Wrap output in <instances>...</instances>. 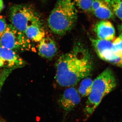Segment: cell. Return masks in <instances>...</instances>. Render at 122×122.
I'll use <instances>...</instances> for the list:
<instances>
[{
	"label": "cell",
	"mask_w": 122,
	"mask_h": 122,
	"mask_svg": "<svg viewBox=\"0 0 122 122\" xmlns=\"http://www.w3.org/2000/svg\"><path fill=\"white\" fill-rule=\"evenodd\" d=\"M56 67L57 83L61 86L71 87L89 76L94 65L89 50L81 42H77L70 52L59 57Z\"/></svg>",
	"instance_id": "cell-1"
},
{
	"label": "cell",
	"mask_w": 122,
	"mask_h": 122,
	"mask_svg": "<svg viewBox=\"0 0 122 122\" xmlns=\"http://www.w3.org/2000/svg\"><path fill=\"white\" fill-rule=\"evenodd\" d=\"M77 20L76 6L73 0H57L48 18V25L53 33L62 35L73 28Z\"/></svg>",
	"instance_id": "cell-2"
},
{
	"label": "cell",
	"mask_w": 122,
	"mask_h": 122,
	"mask_svg": "<svg viewBox=\"0 0 122 122\" xmlns=\"http://www.w3.org/2000/svg\"><path fill=\"white\" fill-rule=\"evenodd\" d=\"M116 86L115 76L110 68L105 70L93 81L91 91L84 108L86 119L93 114L103 98L112 91Z\"/></svg>",
	"instance_id": "cell-3"
},
{
	"label": "cell",
	"mask_w": 122,
	"mask_h": 122,
	"mask_svg": "<svg viewBox=\"0 0 122 122\" xmlns=\"http://www.w3.org/2000/svg\"><path fill=\"white\" fill-rule=\"evenodd\" d=\"M9 14L12 25L24 33L29 25L41 20L35 11L25 5H14L10 8Z\"/></svg>",
	"instance_id": "cell-4"
},
{
	"label": "cell",
	"mask_w": 122,
	"mask_h": 122,
	"mask_svg": "<svg viewBox=\"0 0 122 122\" xmlns=\"http://www.w3.org/2000/svg\"><path fill=\"white\" fill-rule=\"evenodd\" d=\"M0 46L13 51L29 49L32 46L25 33L18 30L12 24L7 25L5 32L0 36Z\"/></svg>",
	"instance_id": "cell-5"
},
{
	"label": "cell",
	"mask_w": 122,
	"mask_h": 122,
	"mask_svg": "<svg viewBox=\"0 0 122 122\" xmlns=\"http://www.w3.org/2000/svg\"><path fill=\"white\" fill-rule=\"evenodd\" d=\"M80 96L78 92L75 88L69 87L64 91L59 99V105L66 112H70L80 103Z\"/></svg>",
	"instance_id": "cell-6"
},
{
	"label": "cell",
	"mask_w": 122,
	"mask_h": 122,
	"mask_svg": "<svg viewBox=\"0 0 122 122\" xmlns=\"http://www.w3.org/2000/svg\"><path fill=\"white\" fill-rule=\"evenodd\" d=\"M94 30L99 39L111 41L115 37V29L108 21L103 20L97 22L94 25Z\"/></svg>",
	"instance_id": "cell-7"
},
{
	"label": "cell",
	"mask_w": 122,
	"mask_h": 122,
	"mask_svg": "<svg viewBox=\"0 0 122 122\" xmlns=\"http://www.w3.org/2000/svg\"><path fill=\"white\" fill-rule=\"evenodd\" d=\"M91 12L96 17L101 20L112 19L114 17L111 8L102 0H93Z\"/></svg>",
	"instance_id": "cell-8"
},
{
	"label": "cell",
	"mask_w": 122,
	"mask_h": 122,
	"mask_svg": "<svg viewBox=\"0 0 122 122\" xmlns=\"http://www.w3.org/2000/svg\"><path fill=\"white\" fill-rule=\"evenodd\" d=\"M39 42L38 49L39 55L46 59H52L57 51L55 41L50 38L45 37Z\"/></svg>",
	"instance_id": "cell-9"
},
{
	"label": "cell",
	"mask_w": 122,
	"mask_h": 122,
	"mask_svg": "<svg viewBox=\"0 0 122 122\" xmlns=\"http://www.w3.org/2000/svg\"><path fill=\"white\" fill-rule=\"evenodd\" d=\"M0 57L9 62L10 67H21L25 62L13 50L0 46Z\"/></svg>",
	"instance_id": "cell-10"
},
{
	"label": "cell",
	"mask_w": 122,
	"mask_h": 122,
	"mask_svg": "<svg viewBox=\"0 0 122 122\" xmlns=\"http://www.w3.org/2000/svg\"><path fill=\"white\" fill-rule=\"evenodd\" d=\"M25 34L30 40L38 42L45 37V32L41 20L29 25Z\"/></svg>",
	"instance_id": "cell-11"
},
{
	"label": "cell",
	"mask_w": 122,
	"mask_h": 122,
	"mask_svg": "<svg viewBox=\"0 0 122 122\" xmlns=\"http://www.w3.org/2000/svg\"><path fill=\"white\" fill-rule=\"evenodd\" d=\"M93 82L91 78L87 77L82 81L78 89L79 93L82 97L89 96L91 91Z\"/></svg>",
	"instance_id": "cell-12"
},
{
	"label": "cell",
	"mask_w": 122,
	"mask_h": 122,
	"mask_svg": "<svg viewBox=\"0 0 122 122\" xmlns=\"http://www.w3.org/2000/svg\"><path fill=\"white\" fill-rule=\"evenodd\" d=\"M76 7L86 12H91L93 0H73Z\"/></svg>",
	"instance_id": "cell-13"
},
{
	"label": "cell",
	"mask_w": 122,
	"mask_h": 122,
	"mask_svg": "<svg viewBox=\"0 0 122 122\" xmlns=\"http://www.w3.org/2000/svg\"><path fill=\"white\" fill-rule=\"evenodd\" d=\"M110 6L114 14L122 20V0H111Z\"/></svg>",
	"instance_id": "cell-14"
},
{
	"label": "cell",
	"mask_w": 122,
	"mask_h": 122,
	"mask_svg": "<svg viewBox=\"0 0 122 122\" xmlns=\"http://www.w3.org/2000/svg\"><path fill=\"white\" fill-rule=\"evenodd\" d=\"M113 43V50L114 54L117 56H122V35H120L114 40Z\"/></svg>",
	"instance_id": "cell-15"
},
{
	"label": "cell",
	"mask_w": 122,
	"mask_h": 122,
	"mask_svg": "<svg viewBox=\"0 0 122 122\" xmlns=\"http://www.w3.org/2000/svg\"><path fill=\"white\" fill-rule=\"evenodd\" d=\"M18 68V67L16 66L9 67L7 69L3 70V71L0 73V92L2 86L4 85L7 78L13 70Z\"/></svg>",
	"instance_id": "cell-16"
},
{
	"label": "cell",
	"mask_w": 122,
	"mask_h": 122,
	"mask_svg": "<svg viewBox=\"0 0 122 122\" xmlns=\"http://www.w3.org/2000/svg\"><path fill=\"white\" fill-rule=\"evenodd\" d=\"M7 25L4 18L2 16H0V36L5 32Z\"/></svg>",
	"instance_id": "cell-17"
},
{
	"label": "cell",
	"mask_w": 122,
	"mask_h": 122,
	"mask_svg": "<svg viewBox=\"0 0 122 122\" xmlns=\"http://www.w3.org/2000/svg\"><path fill=\"white\" fill-rule=\"evenodd\" d=\"M5 61H4L3 59L0 57V68L2 67L5 64Z\"/></svg>",
	"instance_id": "cell-18"
},
{
	"label": "cell",
	"mask_w": 122,
	"mask_h": 122,
	"mask_svg": "<svg viewBox=\"0 0 122 122\" xmlns=\"http://www.w3.org/2000/svg\"><path fill=\"white\" fill-rule=\"evenodd\" d=\"M4 6V3H3L2 0H0V12L1 11Z\"/></svg>",
	"instance_id": "cell-19"
},
{
	"label": "cell",
	"mask_w": 122,
	"mask_h": 122,
	"mask_svg": "<svg viewBox=\"0 0 122 122\" xmlns=\"http://www.w3.org/2000/svg\"><path fill=\"white\" fill-rule=\"evenodd\" d=\"M119 30L120 33V34L122 35V23L120 25H119Z\"/></svg>",
	"instance_id": "cell-20"
},
{
	"label": "cell",
	"mask_w": 122,
	"mask_h": 122,
	"mask_svg": "<svg viewBox=\"0 0 122 122\" xmlns=\"http://www.w3.org/2000/svg\"><path fill=\"white\" fill-rule=\"evenodd\" d=\"M0 122H7L2 118L0 117Z\"/></svg>",
	"instance_id": "cell-21"
}]
</instances>
